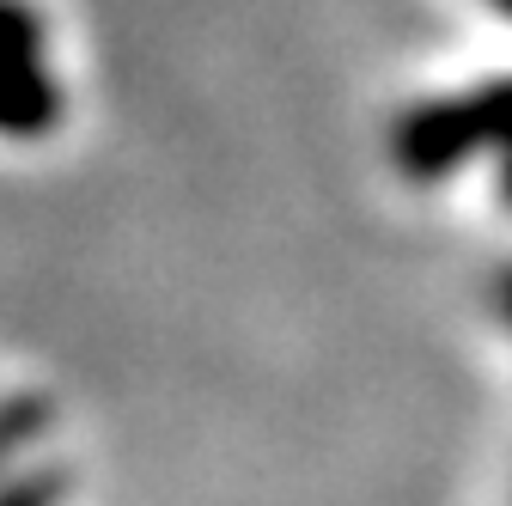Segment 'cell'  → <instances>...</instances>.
<instances>
[{
	"instance_id": "cell-3",
	"label": "cell",
	"mask_w": 512,
	"mask_h": 506,
	"mask_svg": "<svg viewBox=\"0 0 512 506\" xmlns=\"http://www.w3.org/2000/svg\"><path fill=\"white\" fill-rule=\"evenodd\" d=\"M43 427H49V403L43 397H7L0 403V470H7V458H19Z\"/></svg>"
},
{
	"instance_id": "cell-4",
	"label": "cell",
	"mask_w": 512,
	"mask_h": 506,
	"mask_svg": "<svg viewBox=\"0 0 512 506\" xmlns=\"http://www.w3.org/2000/svg\"><path fill=\"white\" fill-rule=\"evenodd\" d=\"M68 494V470H19V476H0V506H61Z\"/></svg>"
},
{
	"instance_id": "cell-1",
	"label": "cell",
	"mask_w": 512,
	"mask_h": 506,
	"mask_svg": "<svg viewBox=\"0 0 512 506\" xmlns=\"http://www.w3.org/2000/svg\"><path fill=\"white\" fill-rule=\"evenodd\" d=\"M488 147H500V153L512 147V80H488V86L458 92V98L415 104L391 129V159L415 183L452 177L458 165H470Z\"/></svg>"
},
{
	"instance_id": "cell-5",
	"label": "cell",
	"mask_w": 512,
	"mask_h": 506,
	"mask_svg": "<svg viewBox=\"0 0 512 506\" xmlns=\"http://www.w3.org/2000/svg\"><path fill=\"white\" fill-rule=\"evenodd\" d=\"M500 196H506V208H512V147L500 153Z\"/></svg>"
},
{
	"instance_id": "cell-2",
	"label": "cell",
	"mask_w": 512,
	"mask_h": 506,
	"mask_svg": "<svg viewBox=\"0 0 512 506\" xmlns=\"http://www.w3.org/2000/svg\"><path fill=\"white\" fill-rule=\"evenodd\" d=\"M68 98H61V80L49 74L43 49H0V135L7 141H37L49 135Z\"/></svg>"
},
{
	"instance_id": "cell-7",
	"label": "cell",
	"mask_w": 512,
	"mask_h": 506,
	"mask_svg": "<svg viewBox=\"0 0 512 506\" xmlns=\"http://www.w3.org/2000/svg\"><path fill=\"white\" fill-rule=\"evenodd\" d=\"M488 7H494V13H500V19H512V0H488Z\"/></svg>"
},
{
	"instance_id": "cell-6",
	"label": "cell",
	"mask_w": 512,
	"mask_h": 506,
	"mask_svg": "<svg viewBox=\"0 0 512 506\" xmlns=\"http://www.w3.org/2000/svg\"><path fill=\"white\" fill-rule=\"evenodd\" d=\"M500 311H506V324H512V269L500 275Z\"/></svg>"
}]
</instances>
